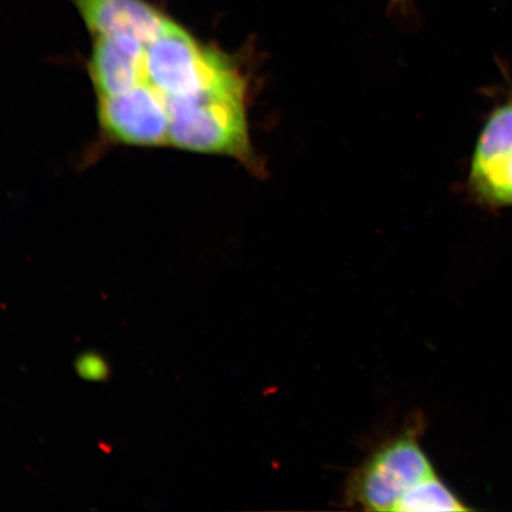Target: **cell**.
Instances as JSON below:
<instances>
[{
  "label": "cell",
  "mask_w": 512,
  "mask_h": 512,
  "mask_svg": "<svg viewBox=\"0 0 512 512\" xmlns=\"http://www.w3.org/2000/svg\"><path fill=\"white\" fill-rule=\"evenodd\" d=\"M146 48L132 37H94L88 70L98 98L123 94L147 82Z\"/></svg>",
  "instance_id": "cell-6"
},
{
  "label": "cell",
  "mask_w": 512,
  "mask_h": 512,
  "mask_svg": "<svg viewBox=\"0 0 512 512\" xmlns=\"http://www.w3.org/2000/svg\"><path fill=\"white\" fill-rule=\"evenodd\" d=\"M94 37L127 36L146 46L168 30L174 19L147 0H70Z\"/></svg>",
  "instance_id": "cell-5"
},
{
  "label": "cell",
  "mask_w": 512,
  "mask_h": 512,
  "mask_svg": "<svg viewBox=\"0 0 512 512\" xmlns=\"http://www.w3.org/2000/svg\"><path fill=\"white\" fill-rule=\"evenodd\" d=\"M469 187L485 206H512V152L482 169L470 170Z\"/></svg>",
  "instance_id": "cell-8"
},
{
  "label": "cell",
  "mask_w": 512,
  "mask_h": 512,
  "mask_svg": "<svg viewBox=\"0 0 512 512\" xmlns=\"http://www.w3.org/2000/svg\"><path fill=\"white\" fill-rule=\"evenodd\" d=\"M76 368H78L79 374L83 379L89 381L105 380L107 379L108 373H110L104 358L96 354L83 355Z\"/></svg>",
  "instance_id": "cell-10"
},
{
  "label": "cell",
  "mask_w": 512,
  "mask_h": 512,
  "mask_svg": "<svg viewBox=\"0 0 512 512\" xmlns=\"http://www.w3.org/2000/svg\"><path fill=\"white\" fill-rule=\"evenodd\" d=\"M512 152V100L499 105L486 119L480 132L471 170L484 168L494 160Z\"/></svg>",
  "instance_id": "cell-7"
},
{
  "label": "cell",
  "mask_w": 512,
  "mask_h": 512,
  "mask_svg": "<svg viewBox=\"0 0 512 512\" xmlns=\"http://www.w3.org/2000/svg\"><path fill=\"white\" fill-rule=\"evenodd\" d=\"M166 105L170 145L242 160L251 157L246 83L234 66L203 91L166 98Z\"/></svg>",
  "instance_id": "cell-1"
},
{
  "label": "cell",
  "mask_w": 512,
  "mask_h": 512,
  "mask_svg": "<svg viewBox=\"0 0 512 512\" xmlns=\"http://www.w3.org/2000/svg\"><path fill=\"white\" fill-rule=\"evenodd\" d=\"M434 469L419 443V426L384 441L351 472L344 503L367 511H393L399 499Z\"/></svg>",
  "instance_id": "cell-2"
},
{
  "label": "cell",
  "mask_w": 512,
  "mask_h": 512,
  "mask_svg": "<svg viewBox=\"0 0 512 512\" xmlns=\"http://www.w3.org/2000/svg\"><path fill=\"white\" fill-rule=\"evenodd\" d=\"M232 66L227 56L202 46L177 22L146 48L147 82L166 98L201 92Z\"/></svg>",
  "instance_id": "cell-3"
},
{
  "label": "cell",
  "mask_w": 512,
  "mask_h": 512,
  "mask_svg": "<svg viewBox=\"0 0 512 512\" xmlns=\"http://www.w3.org/2000/svg\"><path fill=\"white\" fill-rule=\"evenodd\" d=\"M98 113L102 130L113 142L144 147L169 144L166 96L149 82L123 94L102 96Z\"/></svg>",
  "instance_id": "cell-4"
},
{
  "label": "cell",
  "mask_w": 512,
  "mask_h": 512,
  "mask_svg": "<svg viewBox=\"0 0 512 512\" xmlns=\"http://www.w3.org/2000/svg\"><path fill=\"white\" fill-rule=\"evenodd\" d=\"M393 2L400 4V3H405L406 0H393Z\"/></svg>",
  "instance_id": "cell-11"
},
{
  "label": "cell",
  "mask_w": 512,
  "mask_h": 512,
  "mask_svg": "<svg viewBox=\"0 0 512 512\" xmlns=\"http://www.w3.org/2000/svg\"><path fill=\"white\" fill-rule=\"evenodd\" d=\"M435 473L409 489L396 503L393 511L438 512L469 511Z\"/></svg>",
  "instance_id": "cell-9"
},
{
  "label": "cell",
  "mask_w": 512,
  "mask_h": 512,
  "mask_svg": "<svg viewBox=\"0 0 512 512\" xmlns=\"http://www.w3.org/2000/svg\"><path fill=\"white\" fill-rule=\"evenodd\" d=\"M510 99L512 100V94H511V96H510Z\"/></svg>",
  "instance_id": "cell-12"
}]
</instances>
